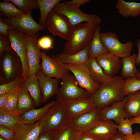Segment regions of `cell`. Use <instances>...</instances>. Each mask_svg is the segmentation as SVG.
I'll list each match as a JSON object with an SVG mask.
<instances>
[{
    "label": "cell",
    "mask_w": 140,
    "mask_h": 140,
    "mask_svg": "<svg viewBox=\"0 0 140 140\" xmlns=\"http://www.w3.org/2000/svg\"><path fill=\"white\" fill-rule=\"evenodd\" d=\"M124 80L115 76L107 82L100 85L98 89L90 97L95 103L97 108L100 110L124 97L123 89Z\"/></svg>",
    "instance_id": "1"
},
{
    "label": "cell",
    "mask_w": 140,
    "mask_h": 140,
    "mask_svg": "<svg viewBox=\"0 0 140 140\" xmlns=\"http://www.w3.org/2000/svg\"><path fill=\"white\" fill-rule=\"evenodd\" d=\"M95 28L88 22L74 26L69 38L65 44L63 52L72 54L83 49L88 45L92 39Z\"/></svg>",
    "instance_id": "2"
},
{
    "label": "cell",
    "mask_w": 140,
    "mask_h": 140,
    "mask_svg": "<svg viewBox=\"0 0 140 140\" xmlns=\"http://www.w3.org/2000/svg\"><path fill=\"white\" fill-rule=\"evenodd\" d=\"M52 10L65 16L73 26L85 22L89 23L95 27L102 22V19L97 15L85 13L79 7L72 4L60 2L55 6Z\"/></svg>",
    "instance_id": "3"
},
{
    "label": "cell",
    "mask_w": 140,
    "mask_h": 140,
    "mask_svg": "<svg viewBox=\"0 0 140 140\" xmlns=\"http://www.w3.org/2000/svg\"><path fill=\"white\" fill-rule=\"evenodd\" d=\"M38 121L40 135L48 131H57L71 125V120L63 105L56 101L44 116Z\"/></svg>",
    "instance_id": "4"
},
{
    "label": "cell",
    "mask_w": 140,
    "mask_h": 140,
    "mask_svg": "<svg viewBox=\"0 0 140 140\" xmlns=\"http://www.w3.org/2000/svg\"><path fill=\"white\" fill-rule=\"evenodd\" d=\"M61 79V86L56 94L57 102L64 104L75 99L91 95L79 86L73 75L66 73Z\"/></svg>",
    "instance_id": "5"
},
{
    "label": "cell",
    "mask_w": 140,
    "mask_h": 140,
    "mask_svg": "<svg viewBox=\"0 0 140 140\" xmlns=\"http://www.w3.org/2000/svg\"><path fill=\"white\" fill-rule=\"evenodd\" d=\"M8 32L11 48L19 58L22 64L21 78L24 81L29 78V75L26 34L12 27Z\"/></svg>",
    "instance_id": "6"
},
{
    "label": "cell",
    "mask_w": 140,
    "mask_h": 140,
    "mask_svg": "<svg viewBox=\"0 0 140 140\" xmlns=\"http://www.w3.org/2000/svg\"><path fill=\"white\" fill-rule=\"evenodd\" d=\"M45 27L54 37L58 36L67 41L74 26L64 15L52 10L47 17Z\"/></svg>",
    "instance_id": "7"
},
{
    "label": "cell",
    "mask_w": 140,
    "mask_h": 140,
    "mask_svg": "<svg viewBox=\"0 0 140 140\" xmlns=\"http://www.w3.org/2000/svg\"><path fill=\"white\" fill-rule=\"evenodd\" d=\"M31 13H26L11 18L1 17L6 24L26 34L37 38L39 35L38 32L39 31L47 29L33 19Z\"/></svg>",
    "instance_id": "8"
},
{
    "label": "cell",
    "mask_w": 140,
    "mask_h": 140,
    "mask_svg": "<svg viewBox=\"0 0 140 140\" xmlns=\"http://www.w3.org/2000/svg\"><path fill=\"white\" fill-rule=\"evenodd\" d=\"M100 35L102 44L108 52L122 58L131 55L133 47V43L131 41L123 43L113 32H100Z\"/></svg>",
    "instance_id": "9"
},
{
    "label": "cell",
    "mask_w": 140,
    "mask_h": 140,
    "mask_svg": "<svg viewBox=\"0 0 140 140\" xmlns=\"http://www.w3.org/2000/svg\"><path fill=\"white\" fill-rule=\"evenodd\" d=\"M64 64L72 73L79 86L86 90L91 95L98 89L100 85L93 80L85 64L79 65L69 64Z\"/></svg>",
    "instance_id": "10"
},
{
    "label": "cell",
    "mask_w": 140,
    "mask_h": 140,
    "mask_svg": "<svg viewBox=\"0 0 140 140\" xmlns=\"http://www.w3.org/2000/svg\"><path fill=\"white\" fill-rule=\"evenodd\" d=\"M41 70L47 76L61 79L63 75L69 71L65 65L52 55H47L44 52H41Z\"/></svg>",
    "instance_id": "11"
},
{
    "label": "cell",
    "mask_w": 140,
    "mask_h": 140,
    "mask_svg": "<svg viewBox=\"0 0 140 140\" xmlns=\"http://www.w3.org/2000/svg\"><path fill=\"white\" fill-rule=\"evenodd\" d=\"M101 121L100 110L96 108L72 119L71 125L82 133L93 128Z\"/></svg>",
    "instance_id": "12"
},
{
    "label": "cell",
    "mask_w": 140,
    "mask_h": 140,
    "mask_svg": "<svg viewBox=\"0 0 140 140\" xmlns=\"http://www.w3.org/2000/svg\"><path fill=\"white\" fill-rule=\"evenodd\" d=\"M26 43L30 76L36 75L41 70L40 62L41 52L37 37L26 34Z\"/></svg>",
    "instance_id": "13"
},
{
    "label": "cell",
    "mask_w": 140,
    "mask_h": 140,
    "mask_svg": "<svg viewBox=\"0 0 140 140\" xmlns=\"http://www.w3.org/2000/svg\"><path fill=\"white\" fill-rule=\"evenodd\" d=\"M90 96L77 99L63 104L71 120L79 115L97 108Z\"/></svg>",
    "instance_id": "14"
},
{
    "label": "cell",
    "mask_w": 140,
    "mask_h": 140,
    "mask_svg": "<svg viewBox=\"0 0 140 140\" xmlns=\"http://www.w3.org/2000/svg\"><path fill=\"white\" fill-rule=\"evenodd\" d=\"M126 96L121 101L115 102L109 106H107L100 110L102 121H114L117 124L124 119L130 116L124 109L127 102Z\"/></svg>",
    "instance_id": "15"
},
{
    "label": "cell",
    "mask_w": 140,
    "mask_h": 140,
    "mask_svg": "<svg viewBox=\"0 0 140 140\" xmlns=\"http://www.w3.org/2000/svg\"><path fill=\"white\" fill-rule=\"evenodd\" d=\"M117 125L112 120L102 121L93 128L82 133L98 140H110L118 132Z\"/></svg>",
    "instance_id": "16"
},
{
    "label": "cell",
    "mask_w": 140,
    "mask_h": 140,
    "mask_svg": "<svg viewBox=\"0 0 140 140\" xmlns=\"http://www.w3.org/2000/svg\"><path fill=\"white\" fill-rule=\"evenodd\" d=\"M41 93L43 103H46L52 96L56 94L59 89L60 79L49 77L41 70L36 74Z\"/></svg>",
    "instance_id": "17"
},
{
    "label": "cell",
    "mask_w": 140,
    "mask_h": 140,
    "mask_svg": "<svg viewBox=\"0 0 140 140\" xmlns=\"http://www.w3.org/2000/svg\"><path fill=\"white\" fill-rule=\"evenodd\" d=\"M95 59L104 73L110 76H115L122 68V63L120 58L109 52Z\"/></svg>",
    "instance_id": "18"
},
{
    "label": "cell",
    "mask_w": 140,
    "mask_h": 140,
    "mask_svg": "<svg viewBox=\"0 0 140 140\" xmlns=\"http://www.w3.org/2000/svg\"><path fill=\"white\" fill-rule=\"evenodd\" d=\"M14 130L15 134L13 140H37L41 133L39 121L31 124L19 123Z\"/></svg>",
    "instance_id": "19"
},
{
    "label": "cell",
    "mask_w": 140,
    "mask_h": 140,
    "mask_svg": "<svg viewBox=\"0 0 140 140\" xmlns=\"http://www.w3.org/2000/svg\"><path fill=\"white\" fill-rule=\"evenodd\" d=\"M56 102L52 101L41 108H34L20 115L22 122L27 124L34 123L43 118Z\"/></svg>",
    "instance_id": "20"
},
{
    "label": "cell",
    "mask_w": 140,
    "mask_h": 140,
    "mask_svg": "<svg viewBox=\"0 0 140 140\" xmlns=\"http://www.w3.org/2000/svg\"><path fill=\"white\" fill-rule=\"evenodd\" d=\"M100 29V25L95 27L93 37L88 45V53L89 58H96L108 52L101 40Z\"/></svg>",
    "instance_id": "21"
},
{
    "label": "cell",
    "mask_w": 140,
    "mask_h": 140,
    "mask_svg": "<svg viewBox=\"0 0 140 140\" xmlns=\"http://www.w3.org/2000/svg\"><path fill=\"white\" fill-rule=\"evenodd\" d=\"M88 46L76 53L69 54L63 51L59 54L53 55L57 59L64 64L79 65L85 64L89 59L88 53Z\"/></svg>",
    "instance_id": "22"
},
{
    "label": "cell",
    "mask_w": 140,
    "mask_h": 140,
    "mask_svg": "<svg viewBox=\"0 0 140 140\" xmlns=\"http://www.w3.org/2000/svg\"><path fill=\"white\" fill-rule=\"evenodd\" d=\"M115 6L118 14L122 17H135L140 15V2H128L118 0Z\"/></svg>",
    "instance_id": "23"
},
{
    "label": "cell",
    "mask_w": 140,
    "mask_h": 140,
    "mask_svg": "<svg viewBox=\"0 0 140 140\" xmlns=\"http://www.w3.org/2000/svg\"><path fill=\"white\" fill-rule=\"evenodd\" d=\"M88 68L93 80L101 85L110 80L113 77L106 74L95 58H89L85 63Z\"/></svg>",
    "instance_id": "24"
},
{
    "label": "cell",
    "mask_w": 140,
    "mask_h": 140,
    "mask_svg": "<svg viewBox=\"0 0 140 140\" xmlns=\"http://www.w3.org/2000/svg\"><path fill=\"white\" fill-rule=\"evenodd\" d=\"M22 86L29 91L35 106L39 107L42 102V96L36 75L29 76L24 81Z\"/></svg>",
    "instance_id": "25"
},
{
    "label": "cell",
    "mask_w": 140,
    "mask_h": 140,
    "mask_svg": "<svg viewBox=\"0 0 140 140\" xmlns=\"http://www.w3.org/2000/svg\"><path fill=\"white\" fill-rule=\"evenodd\" d=\"M137 55V54L134 53L132 55L122 58L120 76L123 79L135 76L139 72L135 66Z\"/></svg>",
    "instance_id": "26"
},
{
    "label": "cell",
    "mask_w": 140,
    "mask_h": 140,
    "mask_svg": "<svg viewBox=\"0 0 140 140\" xmlns=\"http://www.w3.org/2000/svg\"><path fill=\"white\" fill-rule=\"evenodd\" d=\"M29 93L22 86L20 90L17 102V109L19 115L34 108V103Z\"/></svg>",
    "instance_id": "27"
},
{
    "label": "cell",
    "mask_w": 140,
    "mask_h": 140,
    "mask_svg": "<svg viewBox=\"0 0 140 140\" xmlns=\"http://www.w3.org/2000/svg\"><path fill=\"white\" fill-rule=\"evenodd\" d=\"M127 102L124 109L130 116L137 117L140 115V90L127 95Z\"/></svg>",
    "instance_id": "28"
},
{
    "label": "cell",
    "mask_w": 140,
    "mask_h": 140,
    "mask_svg": "<svg viewBox=\"0 0 140 140\" xmlns=\"http://www.w3.org/2000/svg\"><path fill=\"white\" fill-rule=\"evenodd\" d=\"M22 86L17 87L9 94L7 101L4 106L0 109V111L19 116L17 111V105L19 92Z\"/></svg>",
    "instance_id": "29"
},
{
    "label": "cell",
    "mask_w": 140,
    "mask_h": 140,
    "mask_svg": "<svg viewBox=\"0 0 140 140\" xmlns=\"http://www.w3.org/2000/svg\"><path fill=\"white\" fill-rule=\"evenodd\" d=\"M1 55H2V66L4 75L6 78L9 79L15 73V61L18 56L12 51L5 52Z\"/></svg>",
    "instance_id": "30"
},
{
    "label": "cell",
    "mask_w": 140,
    "mask_h": 140,
    "mask_svg": "<svg viewBox=\"0 0 140 140\" xmlns=\"http://www.w3.org/2000/svg\"><path fill=\"white\" fill-rule=\"evenodd\" d=\"M60 0H37L40 16L39 24L45 28V24L47 17L53 7Z\"/></svg>",
    "instance_id": "31"
},
{
    "label": "cell",
    "mask_w": 140,
    "mask_h": 140,
    "mask_svg": "<svg viewBox=\"0 0 140 140\" xmlns=\"http://www.w3.org/2000/svg\"><path fill=\"white\" fill-rule=\"evenodd\" d=\"M81 133L70 125L57 131L55 140H78Z\"/></svg>",
    "instance_id": "32"
},
{
    "label": "cell",
    "mask_w": 140,
    "mask_h": 140,
    "mask_svg": "<svg viewBox=\"0 0 140 140\" xmlns=\"http://www.w3.org/2000/svg\"><path fill=\"white\" fill-rule=\"evenodd\" d=\"M22 122L19 116L0 111V125L14 129L17 124Z\"/></svg>",
    "instance_id": "33"
},
{
    "label": "cell",
    "mask_w": 140,
    "mask_h": 140,
    "mask_svg": "<svg viewBox=\"0 0 140 140\" xmlns=\"http://www.w3.org/2000/svg\"><path fill=\"white\" fill-rule=\"evenodd\" d=\"M9 2L8 0L0 2V10L5 17L11 18L25 14Z\"/></svg>",
    "instance_id": "34"
},
{
    "label": "cell",
    "mask_w": 140,
    "mask_h": 140,
    "mask_svg": "<svg viewBox=\"0 0 140 140\" xmlns=\"http://www.w3.org/2000/svg\"><path fill=\"white\" fill-rule=\"evenodd\" d=\"M16 5L25 13H31L34 9H39L37 0H8Z\"/></svg>",
    "instance_id": "35"
},
{
    "label": "cell",
    "mask_w": 140,
    "mask_h": 140,
    "mask_svg": "<svg viewBox=\"0 0 140 140\" xmlns=\"http://www.w3.org/2000/svg\"><path fill=\"white\" fill-rule=\"evenodd\" d=\"M140 90V80L135 76L125 79L123 89L124 97L130 93Z\"/></svg>",
    "instance_id": "36"
},
{
    "label": "cell",
    "mask_w": 140,
    "mask_h": 140,
    "mask_svg": "<svg viewBox=\"0 0 140 140\" xmlns=\"http://www.w3.org/2000/svg\"><path fill=\"white\" fill-rule=\"evenodd\" d=\"M24 82L21 78L17 76L12 81L1 85L0 95L4 94H9L17 87L22 85Z\"/></svg>",
    "instance_id": "37"
},
{
    "label": "cell",
    "mask_w": 140,
    "mask_h": 140,
    "mask_svg": "<svg viewBox=\"0 0 140 140\" xmlns=\"http://www.w3.org/2000/svg\"><path fill=\"white\" fill-rule=\"evenodd\" d=\"M132 124L130 119L127 117L123 120L117 124V130L118 132L125 136H129L133 134Z\"/></svg>",
    "instance_id": "38"
},
{
    "label": "cell",
    "mask_w": 140,
    "mask_h": 140,
    "mask_svg": "<svg viewBox=\"0 0 140 140\" xmlns=\"http://www.w3.org/2000/svg\"><path fill=\"white\" fill-rule=\"evenodd\" d=\"M40 48L45 50L53 48V41L52 38L48 36H44L39 38L38 40Z\"/></svg>",
    "instance_id": "39"
},
{
    "label": "cell",
    "mask_w": 140,
    "mask_h": 140,
    "mask_svg": "<svg viewBox=\"0 0 140 140\" xmlns=\"http://www.w3.org/2000/svg\"><path fill=\"white\" fill-rule=\"evenodd\" d=\"M15 132L13 129L0 125V135L6 140H13Z\"/></svg>",
    "instance_id": "40"
},
{
    "label": "cell",
    "mask_w": 140,
    "mask_h": 140,
    "mask_svg": "<svg viewBox=\"0 0 140 140\" xmlns=\"http://www.w3.org/2000/svg\"><path fill=\"white\" fill-rule=\"evenodd\" d=\"M10 40L9 37L0 36V56L6 51H10L11 48Z\"/></svg>",
    "instance_id": "41"
},
{
    "label": "cell",
    "mask_w": 140,
    "mask_h": 140,
    "mask_svg": "<svg viewBox=\"0 0 140 140\" xmlns=\"http://www.w3.org/2000/svg\"><path fill=\"white\" fill-rule=\"evenodd\" d=\"M57 131H46L40 135L37 140H55Z\"/></svg>",
    "instance_id": "42"
},
{
    "label": "cell",
    "mask_w": 140,
    "mask_h": 140,
    "mask_svg": "<svg viewBox=\"0 0 140 140\" xmlns=\"http://www.w3.org/2000/svg\"><path fill=\"white\" fill-rule=\"evenodd\" d=\"M11 26L6 24L2 20L1 17L0 18V34L3 37H9L8 30Z\"/></svg>",
    "instance_id": "43"
},
{
    "label": "cell",
    "mask_w": 140,
    "mask_h": 140,
    "mask_svg": "<svg viewBox=\"0 0 140 140\" xmlns=\"http://www.w3.org/2000/svg\"><path fill=\"white\" fill-rule=\"evenodd\" d=\"M89 0H72L65 2L66 3L73 4L78 7L81 5L86 4Z\"/></svg>",
    "instance_id": "44"
},
{
    "label": "cell",
    "mask_w": 140,
    "mask_h": 140,
    "mask_svg": "<svg viewBox=\"0 0 140 140\" xmlns=\"http://www.w3.org/2000/svg\"><path fill=\"white\" fill-rule=\"evenodd\" d=\"M124 138L126 140H140V132L136 131L134 133L129 136H125Z\"/></svg>",
    "instance_id": "45"
},
{
    "label": "cell",
    "mask_w": 140,
    "mask_h": 140,
    "mask_svg": "<svg viewBox=\"0 0 140 140\" xmlns=\"http://www.w3.org/2000/svg\"><path fill=\"white\" fill-rule=\"evenodd\" d=\"M9 94H4L0 95V109L2 108L5 103Z\"/></svg>",
    "instance_id": "46"
},
{
    "label": "cell",
    "mask_w": 140,
    "mask_h": 140,
    "mask_svg": "<svg viewBox=\"0 0 140 140\" xmlns=\"http://www.w3.org/2000/svg\"><path fill=\"white\" fill-rule=\"evenodd\" d=\"M136 46L138 50V53L136 59V64L139 65H140V38L137 41Z\"/></svg>",
    "instance_id": "47"
},
{
    "label": "cell",
    "mask_w": 140,
    "mask_h": 140,
    "mask_svg": "<svg viewBox=\"0 0 140 140\" xmlns=\"http://www.w3.org/2000/svg\"><path fill=\"white\" fill-rule=\"evenodd\" d=\"M78 140H98L91 136L81 133Z\"/></svg>",
    "instance_id": "48"
},
{
    "label": "cell",
    "mask_w": 140,
    "mask_h": 140,
    "mask_svg": "<svg viewBox=\"0 0 140 140\" xmlns=\"http://www.w3.org/2000/svg\"><path fill=\"white\" fill-rule=\"evenodd\" d=\"M124 136L122 134L117 132L110 140H126L123 137Z\"/></svg>",
    "instance_id": "49"
},
{
    "label": "cell",
    "mask_w": 140,
    "mask_h": 140,
    "mask_svg": "<svg viewBox=\"0 0 140 140\" xmlns=\"http://www.w3.org/2000/svg\"><path fill=\"white\" fill-rule=\"evenodd\" d=\"M130 119L132 125L136 124H140V115L137 117H132Z\"/></svg>",
    "instance_id": "50"
},
{
    "label": "cell",
    "mask_w": 140,
    "mask_h": 140,
    "mask_svg": "<svg viewBox=\"0 0 140 140\" xmlns=\"http://www.w3.org/2000/svg\"><path fill=\"white\" fill-rule=\"evenodd\" d=\"M136 78L140 80V72L138 73L136 76Z\"/></svg>",
    "instance_id": "51"
},
{
    "label": "cell",
    "mask_w": 140,
    "mask_h": 140,
    "mask_svg": "<svg viewBox=\"0 0 140 140\" xmlns=\"http://www.w3.org/2000/svg\"><path fill=\"white\" fill-rule=\"evenodd\" d=\"M0 140H6L1 136H0Z\"/></svg>",
    "instance_id": "52"
}]
</instances>
